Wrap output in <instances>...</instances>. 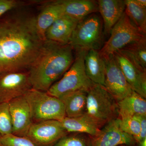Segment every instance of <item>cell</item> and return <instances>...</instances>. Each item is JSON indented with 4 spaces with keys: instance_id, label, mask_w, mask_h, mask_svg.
Returning a JSON list of instances; mask_svg holds the SVG:
<instances>
[{
    "instance_id": "obj_13",
    "label": "cell",
    "mask_w": 146,
    "mask_h": 146,
    "mask_svg": "<svg viewBox=\"0 0 146 146\" xmlns=\"http://www.w3.org/2000/svg\"><path fill=\"white\" fill-rule=\"evenodd\" d=\"M119 118L110 121L101 129L94 137V146L131 145L135 140L132 136L125 133L120 128Z\"/></svg>"
},
{
    "instance_id": "obj_14",
    "label": "cell",
    "mask_w": 146,
    "mask_h": 146,
    "mask_svg": "<svg viewBox=\"0 0 146 146\" xmlns=\"http://www.w3.org/2000/svg\"><path fill=\"white\" fill-rule=\"evenodd\" d=\"M79 21L67 15L61 16L45 32V40L68 44Z\"/></svg>"
},
{
    "instance_id": "obj_22",
    "label": "cell",
    "mask_w": 146,
    "mask_h": 146,
    "mask_svg": "<svg viewBox=\"0 0 146 146\" xmlns=\"http://www.w3.org/2000/svg\"><path fill=\"white\" fill-rule=\"evenodd\" d=\"M125 13L131 23L142 33H146V8L142 7L135 0H125Z\"/></svg>"
},
{
    "instance_id": "obj_27",
    "label": "cell",
    "mask_w": 146,
    "mask_h": 146,
    "mask_svg": "<svg viewBox=\"0 0 146 146\" xmlns=\"http://www.w3.org/2000/svg\"><path fill=\"white\" fill-rule=\"evenodd\" d=\"M54 146H86L85 140L76 136H67L60 138Z\"/></svg>"
},
{
    "instance_id": "obj_5",
    "label": "cell",
    "mask_w": 146,
    "mask_h": 146,
    "mask_svg": "<svg viewBox=\"0 0 146 146\" xmlns=\"http://www.w3.org/2000/svg\"><path fill=\"white\" fill-rule=\"evenodd\" d=\"M86 114L102 127L118 118V102L104 86L95 84L87 92Z\"/></svg>"
},
{
    "instance_id": "obj_29",
    "label": "cell",
    "mask_w": 146,
    "mask_h": 146,
    "mask_svg": "<svg viewBox=\"0 0 146 146\" xmlns=\"http://www.w3.org/2000/svg\"><path fill=\"white\" fill-rule=\"evenodd\" d=\"M138 120L141 126V133L137 143L146 138V115H139L133 117Z\"/></svg>"
},
{
    "instance_id": "obj_3",
    "label": "cell",
    "mask_w": 146,
    "mask_h": 146,
    "mask_svg": "<svg viewBox=\"0 0 146 146\" xmlns=\"http://www.w3.org/2000/svg\"><path fill=\"white\" fill-rule=\"evenodd\" d=\"M86 52L76 51L74 62L60 80L47 91V94L59 98L66 94L78 91L88 92L95 83L88 77L84 68V56Z\"/></svg>"
},
{
    "instance_id": "obj_11",
    "label": "cell",
    "mask_w": 146,
    "mask_h": 146,
    "mask_svg": "<svg viewBox=\"0 0 146 146\" xmlns=\"http://www.w3.org/2000/svg\"><path fill=\"white\" fill-rule=\"evenodd\" d=\"M113 55L133 91L146 98V71L119 51Z\"/></svg>"
},
{
    "instance_id": "obj_16",
    "label": "cell",
    "mask_w": 146,
    "mask_h": 146,
    "mask_svg": "<svg viewBox=\"0 0 146 146\" xmlns=\"http://www.w3.org/2000/svg\"><path fill=\"white\" fill-rule=\"evenodd\" d=\"M84 65L86 75L91 81L94 83L104 86L105 62L100 50H91L86 52Z\"/></svg>"
},
{
    "instance_id": "obj_25",
    "label": "cell",
    "mask_w": 146,
    "mask_h": 146,
    "mask_svg": "<svg viewBox=\"0 0 146 146\" xmlns=\"http://www.w3.org/2000/svg\"><path fill=\"white\" fill-rule=\"evenodd\" d=\"M119 126L123 132L132 136L137 142L141 133V126L138 120L134 117L120 119Z\"/></svg>"
},
{
    "instance_id": "obj_4",
    "label": "cell",
    "mask_w": 146,
    "mask_h": 146,
    "mask_svg": "<svg viewBox=\"0 0 146 146\" xmlns=\"http://www.w3.org/2000/svg\"><path fill=\"white\" fill-rule=\"evenodd\" d=\"M100 16L92 13L78 23L69 44L76 51L100 50L103 46V23Z\"/></svg>"
},
{
    "instance_id": "obj_18",
    "label": "cell",
    "mask_w": 146,
    "mask_h": 146,
    "mask_svg": "<svg viewBox=\"0 0 146 146\" xmlns=\"http://www.w3.org/2000/svg\"><path fill=\"white\" fill-rule=\"evenodd\" d=\"M60 121L67 132L86 133L94 137L98 134L102 128L86 113L76 117H65Z\"/></svg>"
},
{
    "instance_id": "obj_7",
    "label": "cell",
    "mask_w": 146,
    "mask_h": 146,
    "mask_svg": "<svg viewBox=\"0 0 146 146\" xmlns=\"http://www.w3.org/2000/svg\"><path fill=\"white\" fill-rule=\"evenodd\" d=\"M110 36L100 50L103 57L114 54L126 47L145 39L146 34L139 31L123 13L110 32Z\"/></svg>"
},
{
    "instance_id": "obj_17",
    "label": "cell",
    "mask_w": 146,
    "mask_h": 146,
    "mask_svg": "<svg viewBox=\"0 0 146 146\" xmlns=\"http://www.w3.org/2000/svg\"><path fill=\"white\" fill-rule=\"evenodd\" d=\"M65 15L79 22L87 16L98 11L96 1L92 0H58Z\"/></svg>"
},
{
    "instance_id": "obj_20",
    "label": "cell",
    "mask_w": 146,
    "mask_h": 146,
    "mask_svg": "<svg viewBox=\"0 0 146 146\" xmlns=\"http://www.w3.org/2000/svg\"><path fill=\"white\" fill-rule=\"evenodd\" d=\"M118 106L120 119L146 115V98L134 91L118 102Z\"/></svg>"
},
{
    "instance_id": "obj_1",
    "label": "cell",
    "mask_w": 146,
    "mask_h": 146,
    "mask_svg": "<svg viewBox=\"0 0 146 146\" xmlns=\"http://www.w3.org/2000/svg\"><path fill=\"white\" fill-rule=\"evenodd\" d=\"M44 41L33 15L17 13L0 23V72L29 70Z\"/></svg>"
},
{
    "instance_id": "obj_6",
    "label": "cell",
    "mask_w": 146,
    "mask_h": 146,
    "mask_svg": "<svg viewBox=\"0 0 146 146\" xmlns=\"http://www.w3.org/2000/svg\"><path fill=\"white\" fill-rule=\"evenodd\" d=\"M24 96L29 106L33 121H60L66 117L63 103L58 98L50 96L47 92L32 88Z\"/></svg>"
},
{
    "instance_id": "obj_21",
    "label": "cell",
    "mask_w": 146,
    "mask_h": 146,
    "mask_svg": "<svg viewBox=\"0 0 146 146\" xmlns=\"http://www.w3.org/2000/svg\"><path fill=\"white\" fill-rule=\"evenodd\" d=\"M87 92L75 91L59 98L65 106L66 117H76L86 113Z\"/></svg>"
},
{
    "instance_id": "obj_15",
    "label": "cell",
    "mask_w": 146,
    "mask_h": 146,
    "mask_svg": "<svg viewBox=\"0 0 146 146\" xmlns=\"http://www.w3.org/2000/svg\"><path fill=\"white\" fill-rule=\"evenodd\" d=\"M98 11L104 24V31L106 34L110 31L124 13L125 1L99 0L97 1Z\"/></svg>"
},
{
    "instance_id": "obj_26",
    "label": "cell",
    "mask_w": 146,
    "mask_h": 146,
    "mask_svg": "<svg viewBox=\"0 0 146 146\" xmlns=\"http://www.w3.org/2000/svg\"><path fill=\"white\" fill-rule=\"evenodd\" d=\"M2 146H36L26 137L15 136L13 134L1 136Z\"/></svg>"
},
{
    "instance_id": "obj_10",
    "label": "cell",
    "mask_w": 146,
    "mask_h": 146,
    "mask_svg": "<svg viewBox=\"0 0 146 146\" xmlns=\"http://www.w3.org/2000/svg\"><path fill=\"white\" fill-rule=\"evenodd\" d=\"M67 133L60 121L46 120L33 123L26 137L36 146H50Z\"/></svg>"
},
{
    "instance_id": "obj_12",
    "label": "cell",
    "mask_w": 146,
    "mask_h": 146,
    "mask_svg": "<svg viewBox=\"0 0 146 146\" xmlns=\"http://www.w3.org/2000/svg\"><path fill=\"white\" fill-rule=\"evenodd\" d=\"M12 125V134L26 137L32 124L30 109L24 96L9 102Z\"/></svg>"
},
{
    "instance_id": "obj_32",
    "label": "cell",
    "mask_w": 146,
    "mask_h": 146,
    "mask_svg": "<svg viewBox=\"0 0 146 146\" xmlns=\"http://www.w3.org/2000/svg\"><path fill=\"white\" fill-rule=\"evenodd\" d=\"M1 136L0 135V146H2L1 143Z\"/></svg>"
},
{
    "instance_id": "obj_23",
    "label": "cell",
    "mask_w": 146,
    "mask_h": 146,
    "mask_svg": "<svg viewBox=\"0 0 146 146\" xmlns=\"http://www.w3.org/2000/svg\"><path fill=\"white\" fill-rule=\"evenodd\" d=\"M119 51L146 71V38L129 45Z\"/></svg>"
},
{
    "instance_id": "obj_28",
    "label": "cell",
    "mask_w": 146,
    "mask_h": 146,
    "mask_svg": "<svg viewBox=\"0 0 146 146\" xmlns=\"http://www.w3.org/2000/svg\"><path fill=\"white\" fill-rule=\"evenodd\" d=\"M23 3L15 0H0V17L9 11L18 8Z\"/></svg>"
},
{
    "instance_id": "obj_8",
    "label": "cell",
    "mask_w": 146,
    "mask_h": 146,
    "mask_svg": "<svg viewBox=\"0 0 146 146\" xmlns=\"http://www.w3.org/2000/svg\"><path fill=\"white\" fill-rule=\"evenodd\" d=\"M28 71L0 72V103H9L32 89Z\"/></svg>"
},
{
    "instance_id": "obj_30",
    "label": "cell",
    "mask_w": 146,
    "mask_h": 146,
    "mask_svg": "<svg viewBox=\"0 0 146 146\" xmlns=\"http://www.w3.org/2000/svg\"><path fill=\"white\" fill-rule=\"evenodd\" d=\"M135 2L137 4L142 7L146 8V0H135Z\"/></svg>"
},
{
    "instance_id": "obj_19",
    "label": "cell",
    "mask_w": 146,
    "mask_h": 146,
    "mask_svg": "<svg viewBox=\"0 0 146 146\" xmlns=\"http://www.w3.org/2000/svg\"><path fill=\"white\" fill-rule=\"evenodd\" d=\"M64 14L63 7L57 1L48 2L43 7L36 17V26L38 33L44 40L47 29Z\"/></svg>"
},
{
    "instance_id": "obj_24",
    "label": "cell",
    "mask_w": 146,
    "mask_h": 146,
    "mask_svg": "<svg viewBox=\"0 0 146 146\" xmlns=\"http://www.w3.org/2000/svg\"><path fill=\"white\" fill-rule=\"evenodd\" d=\"M12 134V125L9 103H0V135Z\"/></svg>"
},
{
    "instance_id": "obj_2",
    "label": "cell",
    "mask_w": 146,
    "mask_h": 146,
    "mask_svg": "<svg viewBox=\"0 0 146 146\" xmlns=\"http://www.w3.org/2000/svg\"><path fill=\"white\" fill-rule=\"evenodd\" d=\"M70 45L45 40L28 70L32 89L46 92L69 70L74 60Z\"/></svg>"
},
{
    "instance_id": "obj_9",
    "label": "cell",
    "mask_w": 146,
    "mask_h": 146,
    "mask_svg": "<svg viewBox=\"0 0 146 146\" xmlns=\"http://www.w3.org/2000/svg\"><path fill=\"white\" fill-rule=\"evenodd\" d=\"M103 57L106 65L104 87L117 101H119L130 95L133 90L113 55Z\"/></svg>"
},
{
    "instance_id": "obj_31",
    "label": "cell",
    "mask_w": 146,
    "mask_h": 146,
    "mask_svg": "<svg viewBox=\"0 0 146 146\" xmlns=\"http://www.w3.org/2000/svg\"><path fill=\"white\" fill-rule=\"evenodd\" d=\"M138 143L140 146H146V138L142 140Z\"/></svg>"
},
{
    "instance_id": "obj_33",
    "label": "cell",
    "mask_w": 146,
    "mask_h": 146,
    "mask_svg": "<svg viewBox=\"0 0 146 146\" xmlns=\"http://www.w3.org/2000/svg\"><path fill=\"white\" fill-rule=\"evenodd\" d=\"M121 146H127L125 145H121Z\"/></svg>"
}]
</instances>
